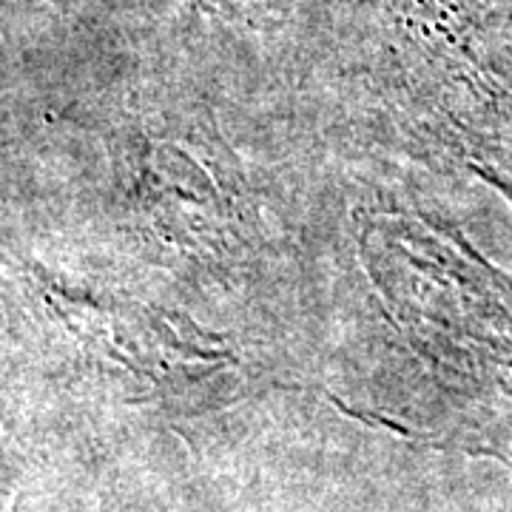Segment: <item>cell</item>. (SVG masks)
<instances>
[]
</instances>
